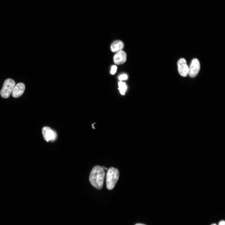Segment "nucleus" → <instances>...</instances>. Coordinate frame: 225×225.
Listing matches in <instances>:
<instances>
[{
  "label": "nucleus",
  "mask_w": 225,
  "mask_h": 225,
  "mask_svg": "<svg viewBox=\"0 0 225 225\" xmlns=\"http://www.w3.org/2000/svg\"><path fill=\"white\" fill-rule=\"evenodd\" d=\"M105 176V172L102 167L99 166H96L91 171L89 180L94 187L100 189L103 187Z\"/></svg>",
  "instance_id": "1"
},
{
  "label": "nucleus",
  "mask_w": 225,
  "mask_h": 225,
  "mask_svg": "<svg viewBox=\"0 0 225 225\" xmlns=\"http://www.w3.org/2000/svg\"><path fill=\"white\" fill-rule=\"evenodd\" d=\"M120 173L119 170L114 167H111L108 170L106 177L107 188L109 190L113 189L119 180Z\"/></svg>",
  "instance_id": "2"
},
{
  "label": "nucleus",
  "mask_w": 225,
  "mask_h": 225,
  "mask_svg": "<svg viewBox=\"0 0 225 225\" xmlns=\"http://www.w3.org/2000/svg\"><path fill=\"white\" fill-rule=\"evenodd\" d=\"M15 85V82L12 79H8L6 80L1 91V96L5 99L9 98L12 93Z\"/></svg>",
  "instance_id": "3"
},
{
  "label": "nucleus",
  "mask_w": 225,
  "mask_h": 225,
  "mask_svg": "<svg viewBox=\"0 0 225 225\" xmlns=\"http://www.w3.org/2000/svg\"><path fill=\"white\" fill-rule=\"evenodd\" d=\"M200 68V64L198 59H193L188 67L189 76L192 78L196 76L199 72Z\"/></svg>",
  "instance_id": "4"
},
{
  "label": "nucleus",
  "mask_w": 225,
  "mask_h": 225,
  "mask_svg": "<svg viewBox=\"0 0 225 225\" xmlns=\"http://www.w3.org/2000/svg\"><path fill=\"white\" fill-rule=\"evenodd\" d=\"M42 134L45 140L48 142L54 141L57 138L56 132L48 127H45L43 128Z\"/></svg>",
  "instance_id": "5"
},
{
  "label": "nucleus",
  "mask_w": 225,
  "mask_h": 225,
  "mask_svg": "<svg viewBox=\"0 0 225 225\" xmlns=\"http://www.w3.org/2000/svg\"><path fill=\"white\" fill-rule=\"evenodd\" d=\"M179 74L181 76L186 77L188 75L189 69L185 59L181 58L177 63Z\"/></svg>",
  "instance_id": "6"
},
{
  "label": "nucleus",
  "mask_w": 225,
  "mask_h": 225,
  "mask_svg": "<svg viewBox=\"0 0 225 225\" xmlns=\"http://www.w3.org/2000/svg\"><path fill=\"white\" fill-rule=\"evenodd\" d=\"M127 55L126 53L122 50L118 52L114 57V61L117 65L121 64L126 61Z\"/></svg>",
  "instance_id": "7"
},
{
  "label": "nucleus",
  "mask_w": 225,
  "mask_h": 225,
  "mask_svg": "<svg viewBox=\"0 0 225 225\" xmlns=\"http://www.w3.org/2000/svg\"><path fill=\"white\" fill-rule=\"evenodd\" d=\"M25 89V85L22 83L15 85L12 92V96L14 98H18L22 95Z\"/></svg>",
  "instance_id": "8"
},
{
  "label": "nucleus",
  "mask_w": 225,
  "mask_h": 225,
  "mask_svg": "<svg viewBox=\"0 0 225 225\" xmlns=\"http://www.w3.org/2000/svg\"><path fill=\"white\" fill-rule=\"evenodd\" d=\"M124 45L122 41L117 40L114 41L111 45L110 49L112 52L119 51L123 49Z\"/></svg>",
  "instance_id": "9"
},
{
  "label": "nucleus",
  "mask_w": 225,
  "mask_h": 225,
  "mask_svg": "<svg viewBox=\"0 0 225 225\" xmlns=\"http://www.w3.org/2000/svg\"><path fill=\"white\" fill-rule=\"evenodd\" d=\"M119 90L122 95L125 94L127 90V86L125 83L120 81L119 83Z\"/></svg>",
  "instance_id": "10"
},
{
  "label": "nucleus",
  "mask_w": 225,
  "mask_h": 225,
  "mask_svg": "<svg viewBox=\"0 0 225 225\" xmlns=\"http://www.w3.org/2000/svg\"><path fill=\"white\" fill-rule=\"evenodd\" d=\"M128 78V76L126 74H122L119 77V79L120 80H126Z\"/></svg>",
  "instance_id": "11"
},
{
  "label": "nucleus",
  "mask_w": 225,
  "mask_h": 225,
  "mask_svg": "<svg viewBox=\"0 0 225 225\" xmlns=\"http://www.w3.org/2000/svg\"><path fill=\"white\" fill-rule=\"evenodd\" d=\"M117 67L116 66H113L112 67L110 73L112 75H114L116 72Z\"/></svg>",
  "instance_id": "12"
},
{
  "label": "nucleus",
  "mask_w": 225,
  "mask_h": 225,
  "mask_svg": "<svg viewBox=\"0 0 225 225\" xmlns=\"http://www.w3.org/2000/svg\"><path fill=\"white\" fill-rule=\"evenodd\" d=\"M225 222L224 221H222L219 223L218 225H225Z\"/></svg>",
  "instance_id": "13"
},
{
  "label": "nucleus",
  "mask_w": 225,
  "mask_h": 225,
  "mask_svg": "<svg viewBox=\"0 0 225 225\" xmlns=\"http://www.w3.org/2000/svg\"><path fill=\"white\" fill-rule=\"evenodd\" d=\"M135 225H146L143 224H135Z\"/></svg>",
  "instance_id": "14"
},
{
  "label": "nucleus",
  "mask_w": 225,
  "mask_h": 225,
  "mask_svg": "<svg viewBox=\"0 0 225 225\" xmlns=\"http://www.w3.org/2000/svg\"><path fill=\"white\" fill-rule=\"evenodd\" d=\"M211 225H216V224H211Z\"/></svg>",
  "instance_id": "15"
}]
</instances>
